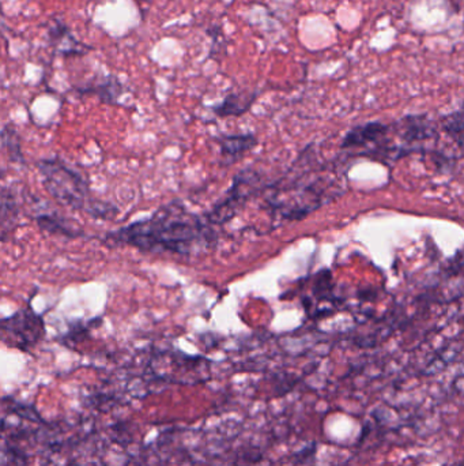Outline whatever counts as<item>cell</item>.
<instances>
[{
	"instance_id": "obj_10",
	"label": "cell",
	"mask_w": 464,
	"mask_h": 466,
	"mask_svg": "<svg viewBox=\"0 0 464 466\" xmlns=\"http://www.w3.org/2000/svg\"><path fill=\"white\" fill-rule=\"evenodd\" d=\"M462 124H463V119H462V112L461 110H458V112L449 115L448 117H445L447 131H449L454 135H458L459 140H461V135H462Z\"/></svg>"
},
{
	"instance_id": "obj_2",
	"label": "cell",
	"mask_w": 464,
	"mask_h": 466,
	"mask_svg": "<svg viewBox=\"0 0 464 466\" xmlns=\"http://www.w3.org/2000/svg\"><path fill=\"white\" fill-rule=\"evenodd\" d=\"M38 171L42 176L45 190L60 203L101 219L110 218L117 213L112 205L92 198L86 179L60 158L41 160L38 163Z\"/></svg>"
},
{
	"instance_id": "obj_4",
	"label": "cell",
	"mask_w": 464,
	"mask_h": 466,
	"mask_svg": "<svg viewBox=\"0 0 464 466\" xmlns=\"http://www.w3.org/2000/svg\"><path fill=\"white\" fill-rule=\"evenodd\" d=\"M21 208L15 192L11 188L0 191V240L7 242L15 231Z\"/></svg>"
},
{
	"instance_id": "obj_7",
	"label": "cell",
	"mask_w": 464,
	"mask_h": 466,
	"mask_svg": "<svg viewBox=\"0 0 464 466\" xmlns=\"http://www.w3.org/2000/svg\"><path fill=\"white\" fill-rule=\"evenodd\" d=\"M256 144V140L252 135H236V137H225L222 140L221 149L222 154L226 158H234L236 156H240L246 151H248L253 144Z\"/></svg>"
},
{
	"instance_id": "obj_6",
	"label": "cell",
	"mask_w": 464,
	"mask_h": 466,
	"mask_svg": "<svg viewBox=\"0 0 464 466\" xmlns=\"http://www.w3.org/2000/svg\"><path fill=\"white\" fill-rule=\"evenodd\" d=\"M36 221L38 226L44 232H48V233L63 235L67 238H76L80 235L79 231L71 226L67 219H65L62 215H56V213L37 215Z\"/></svg>"
},
{
	"instance_id": "obj_8",
	"label": "cell",
	"mask_w": 464,
	"mask_h": 466,
	"mask_svg": "<svg viewBox=\"0 0 464 466\" xmlns=\"http://www.w3.org/2000/svg\"><path fill=\"white\" fill-rule=\"evenodd\" d=\"M1 144L8 151V156L15 163H24V153L21 147V138L12 126H6L0 133Z\"/></svg>"
},
{
	"instance_id": "obj_3",
	"label": "cell",
	"mask_w": 464,
	"mask_h": 466,
	"mask_svg": "<svg viewBox=\"0 0 464 466\" xmlns=\"http://www.w3.org/2000/svg\"><path fill=\"white\" fill-rule=\"evenodd\" d=\"M44 333L42 318L29 306L8 318L0 319V341L25 351L36 345Z\"/></svg>"
},
{
	"instance_id": "obj_5",
	"label": "cell",
	"mask_w": 464,
	"mask_h": 466,
	"mask_svg": "<svg viewBox=\"0 0 464 466\" xmlns=\"http://www.w3.org/2000/svg\"><path fill=\"white\" fill-rule=\"evenodd\" d=\"M388 127L383 123H368L363 126H358L353 128L350 133H347L343 146L352 147V146H359V144H369L372 141H377L381 135L386 134Z\"/></svg>"
},
{
	"instance_id": "obj_1",
	"label": "cell",
	"mask_w": 464,
	"mask_h": 466,
	"mask_svg": "<svg viewBox=\"0 0 464 466\" xmlns=\"http://www.w3.org/2000/svg\"><path fill=\"white\" fill-rule=\"evenodd\" d=\"M207 239V228L198 215L173 202L150 218L109 232L105 242L144 252L189 253Z\"/></svg>"
},
{
	"instance_id": "obj_9",
	"label": "cell",
	"mask_w": 464,
	"mask_h": 466,
	"mask_svg": "<svg viewBox=\"0 0 464 466\" xmlns=\"http://www.w3.org/2000/svg\"><path fill=\"white\" fill-rule=\"evenodd\" d=\"M253 100L247 101V99H243L241 96H229L219 107L215 108V112L221 116L227 115H240L241 112L247 110Z\"/></svg>"
}]
</instances>
